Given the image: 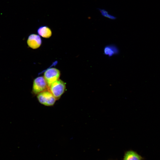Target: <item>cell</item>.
I'll use <instances>...</instances> for the list:
<instances>
[{
  "label": "cell",
  "mask_w": 160,
  "mask_h": 160,
  "mask_svg": "<svg viewBox=\"0 0 160 160\" xmlns=\"http://www.w3.org/2000/svg\"><path fill=\"white\" fill-rule=\"evenodd\" d=\"M65 88V83L58 79L52 83L48 87V89L57 100L59 99L64 93Z\"/></svg>",
  "instance_id": "6da1fadb"
},
{
  "label": "cell",
  "mask_w": 160,
  "mask_h": 160,
  "mask_svg": "<svg viewBox=\"0 0 160 160\" xmlns=\"http://www.w3.org/2000/svg\"><path fill=\"white\" fill-rule=\"evenodd\" d=\"M37 98L41 104L47 106L54 105L56 99L48 90L42 92L37 95Z\"/></svg>",
  "instance_id": "7a4b0ae2"
},
{
  "label": "cell",
  "mask_w": 160,
  "mask_h": 160,
  "mask_svg": "<svg viewBox=\"0 0 160 160\" xmlns=\"http://www.w3.org/2000/svg\"><path fill=\"white\" fill-rule=\"evenodd\" d=\"M47 89L48 86L44 77H38L34 80L32 87V92L34 94L38 95Z\"/></svg>",
  "instance_id": "3957f363"
},
{
  "label": "cell",
  "mask_w": 160,
  "mask_h": 160,
  "mask_svg": "<svg viewBox=\"0 0 160 160\" xmlns=\"http://www.w3.org/2000/svg\"><path fill=\"white\" fill-rule=\"evenodd\" d=\"M60 72L59 70L54 68L47 69L44 73V78L48 87L52 83L59 79Z\"/></svg>",
  "instance_id": "277c9868"
},
{
  "label": "cell",
  "mask_w": 160,
  "mask_h": 160,
  "mask_svg": "<svg viewBox=\"0 0 160 160\" xmlns=\"http://www.w3.org/2000/svg\"><path fill=\"white\" fill-rule=\"evenodd\" d=\"M27 44L30 47L33 49H36L41 46V39L39 35L35 34L30 35L27 40Z\"/></svg>",
  "instance_id": "5b68a950"
},
{
  "label": "cell",
  "mask_w": 160,
  "mask_h": 160,
  "mask_svg": "<svg viewBox=\"0 0 160 160\" xmlns=\"http://www.w3.org/2000/svg\"><path fill=\"white\" fill-rule=\"evenodd\" d=\"M143 158L136 152L129 150L125 152L123 160H142Z\"/></svg>",
  "instance_id": "8992f818"
},
{
  "label": "cell",
  "mask_w": 160,
  "mask_h": 160,
  "mask_svg": "<svg viewBox=\"0 0 160 160\" xmlns=\"http://www.w3.org/2000/svg\"><path fill=\"white\" fill-rule=\"evenodd\" d=\"M37 32L40 36L46 38L50 37L52 35V31L51 29L46 25L41 26L38 28Z\"/></svg>",
  "instance_id": "52a82bcc"
},
{
  "label": "cell",
  "mask_w": 160,
  "mask_h": 160,
  "mask_svg": "<svg viewBox=\"0 0 160 160\" xmlns=\"http://www.w3.org/2000/svg\"><path fill=\"white\" fill-rule=\"evenodd\" d=\"M104 52L105 55L111 57L117 54L119 50L116 46L113 45H109L105 47Z\"/></svg>",
  "instance_id": "ba28073f"
},
{
  "label": "cell",
  "mask_w": 160,
  "mask_h": 160,
  "mask_svg": "<svg viewBox=\"0 0 160 160\" xmlns=\"http://www.w3.org/2000/svg\"><path fill=\"white\" fill-rule=\"evenodd\" d=\"M97 9L100 12L101 15L104 17L111 20H115L117 18L116 17L110 14L105 9L98 8Z\"/></svg>",
  "instance_id": "9c48e42d"
}]
</instances>
